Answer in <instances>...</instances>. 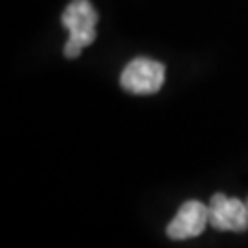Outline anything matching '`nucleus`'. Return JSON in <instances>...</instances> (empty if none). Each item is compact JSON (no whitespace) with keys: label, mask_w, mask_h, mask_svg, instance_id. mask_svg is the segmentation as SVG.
<instances>
[{"label":"nucleus","mask_w":248,"mask_h":248,"mask_svg":"<svg viewBox=\"0 0 248 248\" xmlns=\"http://www.w3.org/2000/svg\"><path fill=\"white\" fill-rule=\"evenodd\" d=\"M210 224L219 232H245L248 228L247 202L235 197L215 193L208 206Z\"/></svg>","instance_id":"obj_3"},{"label":"nucleus","mask_w":248,"mask_h":248,"mask_svg":"<svg viewBox=\"0 0 248 248\" xmlns=\"http://www.w3.org/2000/svg\"><path fill=\"white\" fill-rule=\"evenodd\" d=\"M247 210H248V201H247Z\"/></svg>","instance_id":"obj_5"},{"label":"nucleus","mask_w":248,"mask_h":248,"mask_svg":"<svg viewBox=\"0 0 248 248\" xmlns=\"http://www.w3.org/2000/svg\"><path fill=\"white\" fill-rule=\"evenodd\" d=\"M208 224H210L208 206H204L199 201H187L178 208L177 215L166 228V233L173 241L191 239L199 237Z\"/></svg>","instance_id":"obj_4"},{"label":"nucleus","mask_w":248,"mask_h":248,"mask_svg":"<svg viewBox=\"0 0 248 248\" xmlns=\"http://www.w3.org/2000/svg\"><path fill=\"white\" fill-rule=\"evenodd\" d=\"M164 81H166V66L149 57L133 59L120 76L122 89L136 96L156 94L162 89Z\"/></svg>","instance_id":"obj_2"},{"label":"nucleus","mask_w":248,"mask_h":248,"mask_svg":"<svg viewBox=\"0 0 248 248\" xmlns=\"http://www.w3.org/2000/svg\"><path fill=\"white\" fill-rule=\"evenodd\" d=\"M61 22L70 33L62 53L68 59H76L87 46L96 41L98 11L90 4V0H72L62 11Z\"/></svg>","instance_id":"obj_1"}]
</instances>
